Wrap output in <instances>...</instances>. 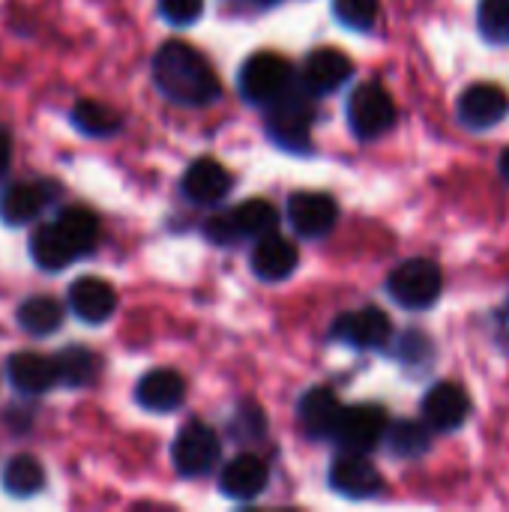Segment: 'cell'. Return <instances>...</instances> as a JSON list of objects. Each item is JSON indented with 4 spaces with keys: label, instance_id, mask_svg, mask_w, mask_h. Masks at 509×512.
I'll return each mask as SVG.
<instances>
[{
    "label": "cell",
    "instance_id": "obj_1",
    "mask_svg": "<svg viewBox=\"0 0 509 512\" xmlns=\"http://www.w3.org/2000/svg\"><path fill=\"white\" fill-rule=\"evenodd\" d=\"M153 81L165 99L183 108H207L222 96L213 66L186 42H165L153 57Z\"/></svg>",
    "mask_w": 509,
    "mask_h": 512
},
{
    "label": "cell",
    "instance_id": "obj_2",
    "mask_svg": "<svg viewBox=\"0 0 509 512\" xmlns=\"http://www.w3.org/2000/svg\"><path fill=\"white\" fill-rule=\"evenodd\" d=\"M312 120H315V108H312V93L300 84H288V90L270 102V138L291 150V153H303L312 144Z\"/></svg>",
    "mask_w": 509,
    "mask_h": 512
},
{
    "label": "cell",
    "instance_id": "obj_3",
    "mask_svg": "<svg viewBox=\"0 0 509 512\" xmlns=\"http://www.w3.org/2000/svg\"><path fill=\"white\" fill-rule=\"evenodd\" d=\"M441 288H444V276H441V267L429 258H411L405 264H399L390 279H387V291L390 297L405 306V309H429L438 303L441 297Z\"/></svg>",
    "mask_w": 509,
    "mask_h": 512
},
{
    "label": "cell",
    "instance_id": "obj_4",
    "mask_svg": "<svg viewBox=\"0 0 509 512\" xmlns=\"http://www.w3.org/2000/svg\"><path fill=\"white\" fill-rule=\"evenodd\" d=\"M348 123L357 138H378L396 123V102L393 96L378 84L366 81L360 84L348 99Z\"/></svg>",
    "mask_w": 509,
    "mask_h": 512
},
{
    "label": "cell",
    "instance_id": "obj_5",
    "mask_svg": "<svg viewBox=\"0 0 509 512\" xmlns=\"http://www.w3.org/2000/svg\"><path fill=\"white\" fill-rule=\"evenodd\" d=\"M288 84H291L288 60H282L279 54H270V51L252 54L240 69V93L252 105H270L273 99H279L288 90Z\"/></svg>",
    "mask_w": 509,
    "mask_h": 512
},
{
    "label": "cell",
    "instance_id": "obj_6",
    "mask_svg": "<svg viewBox=\"0 0 509 512\" xmlns=\"http://www.w3.org/2000/svg\"><path fill=\"white\" fill-rule=\"evenodd\" d=\"M387 435V411L381 405H351L342 408L333 438L345 453H372Z\"/></svg>",
    "mask_w": 509,
    "mask_h": 512
},
{
    "label": "cell",
    "instance_id": "obj_7",
    "mask_svg": "<svg viewBox=\"0 0 509 512\" xmlns=\"http://www.w3.org/2000/svg\"><path fill=\"white\" fill-rule=\"evenodd\" d=\"M219 453L222 447H219L216 432L204 423H189L180 429L171 459L180 477H204L219 465Z\"/></svg>",
    "mask_w": 509,
    "mask_h": 512
},
{
    "label": "cell",
    "instance_id": "obj_8",
    "mask_svg": "<svg viewBox=\"0 0 509 512\" xmlns=\"http://www.w3.org/2000/svg\"><path fill=\"white\" fill-rule=\"evenodd\" d=\"M468 414H471L468 393L456 381L435 384L423 399V423L435 432H456L459 426H465Z\"/></svg>",
    "mask_w": 509,
    "mask_h": 512
},
{
    "label": "cell",
    "instance_id": "obj_9",
    "mask_svg": "<svg viewBox=\"0 0 509 512\" xmlns=\"http://www.w3.org/2000/svg\"><path fill=\"white\" fill-rule=\"evenodd\" d=\"M456 111H459L462 126L480 132V129H489V126H495V123H501V120L507 117L509 96L498 87V84L480 81V84H471V87L459 96Z\"/></svg>",
    "mask_w": 509,
    "mask_h": 512
},
{
    "label": "cell",
    "instance_id": "obj_10",
    "mask_svg": "<svg viewBox=\"0 0 509 512\" xmlns=\"http://www.w3.org/2000/svg\"><path fill=\"white\" fill-rule=\"evenodd\" d=\"M333 336L354 345V348H384L393 336V324L387 318V312H381L378 306H366L357 312H348L336 321Z\"/></svg>",
    "mask_w": 509,
    "mask_h": 512
},
{
    "label": "cell",
    "instance_id": "obj_11",
    "mask_svg": "<svg viewBox=\"0 0 509 512\" xmlns=\"http://www.w3.org/2000/svg\"><path fill=\"white\" fill-rule=\"evenodd\" d=\"M330 486L351 501H366L381 492L384 480L363 453H345L330 468Z\"/></svg>",
    "mask_w": 509,
    "mask_h": 512
},
{
    "label": "cell",
    "instance_id": "obj_12",
    "mask_svg": "<svg viewBox=\"0 0 509 512\" xmlns=\"http://www.w3.org/2000/svg\"><path fill=\"white\" fill-rule=\"evenodd\" d=\"M288 219L303 237H324L333 231L339 219V207L324 192H297L288 201Z\"/></svg>",
    "mask_w": 509,
    "mask_h": 512
},
{
    "label": "cell",
    "instance_id": "obj_13",
    "mask_svg": "<svg viewBox=\"0 0 509 512\" xmlns=\"http://www.w3.org/2000/svg\"><path fill=\"white\" fill-rule=\"evenodd\" d=\"M354 75V63L345 51L339 48H318L309 54L303 66V87L312 96H324L339 90L348 78Z\"/></svg>",
    "mask_w": 509,
    "mask_h": 512
},
{
    "label": "cell",
    "instance_id": "obj_14",
    "mask_svg": "<svg viewBox=\"0 0 509 512\" xmlns=\"http://www.w3.org/2000/svg\"><path fill=\"white\" fill-rule=\"evenodd\" d=\"M297 264H300V252L288 237H282L279 231L258 237L252 249V270L258 279H267V282L288 279L297 270Z\"/></svg>",
    "mask_w": 509,
    "mask_h": 512
},
{
    "label": "cell",
    "instance_id": "obj_15",
    "mask_svg": "<svg viewBox=\"0 0 509 512\" xmlns=\"http://www.w3.org/2000/svg\"><path fill=\"white\" fill-rule=\"evenodd\" d=\"M234 186V177L225 165H219L216 159H198L186 168L183 177V192L189 201L195 204H216L222 201Z\"/></svg>",
    "mask_w": 509,
    "mask_h": 512
},
{
    "label": "cell",
    "instance_id": "obj_16",
    "mask_svg": "<svg viewBox=\"0 0 509 512\" xmlns=\"http://www.w3.org/2000/svg\"><path fill=\"white\" fill-rule=\"evenodd\" d=\"M69 306L84 324H102L117 309V291L105 279L84 276L69 288Z\"/></svg>",
    "mask_w": 509,
    "mask_h": 512
},
{
    "label": "cell",
    "instance_id": "obj_17",
    "mask_svg": "<svg viewBox=\"0 0 509 512\" xmlns=\"http://www.w3.org/2000/svg\"><path fill=\"white\" fill-rule=\"evenodd\" d=\"M267 480H270L267 465L255 453H243L222 468L219 486L234 501H252L267 489Z\"/></svg>",
    "mask_w": 509,
    "mask_h": 512
},
{
    "label": "cell",
    "instance_id": "obj_18",
    "mask_svg": "<svg viewBox=\"0 0 509 512\" xmlns=\"http://www.w3.org/2000/svg\"><path fill=\"white\" fill-rule=\"evenodd\" d=\"M135 399H138L141 408L156 411V414L177 411V408L183 405V399H186V381H183L174 369L147 372V375L138 381Z\"/></svg>",
    "mask_w": 509,
    "mask_h": 512
},
{
    "label": "cell",
    "instance_id": "obj_19",
    "mask_svg": "<svg viewBox=\"0 0 509 512\" xmlns=\"http://www.w3.org/2000/svg\"><path fill=\"white\" fill-rule=\"evenodd\" d=\"M6 375H9L12 387L18 393H27V396H42L57 384L54 360L42 357V354H30V351L12 354L6 363Z\"/></svg>",
    "mask_w": 509,
    "mask_h": 512
},
{
    "label": "cell",
    "instance_id": "obj_20",
    "mask_svg": "<svg viewBox=\"0 0 509 512\" xmlns=\"http://www.w3.org/2000/svg\"><path fill=\"white\" fill-rule=\"evenodd\" d=\"M339 414H342V405L333 396V390H327V387H312L300 399V423H303L306 435H312V438H333Z\"/></svg>",
    "mask_w": 509,
    "mask_h": 512
},
{
    "label": "cell",
    "instance_id": "obj_21",
    "mask_svg": "<svg viewBox=\"0 0 509 512\" xmlns=\"http://www.w3.org/2000/svg\"><path fill=\"white\" fill-rule=\"evenodd\" d=\"M45 201H48V195H45L42 186L15 183L0 195V219L9 222V225H27L42 213Z\"/></svg>",
    "mask_w": 509,
    "mask_h": 512
},
{
    "label": "cell",
    "instance_id": "obj_22",
    "mask_svg": "<svg viewBox=\"0 0 509 512\" xmlns=\"http://www.w3.org/2000/svg\"><path fill=\"white\" fill-rule=\"evenodd\" d=\"M30 252H33V261L42 270H63V267H69L78 258V252L72 249V243L63 237V231L54 222L33 231Z\"/></svg>",
    "mask_w": 509,
    "mask_h": 512
},
{
    "label": "cell",
    "instance_id": "obj_23",
    "mask_svg": "<svg viewBox=\"0 0 509 512\" xmlns=\"http://www.w3.org/2000/svg\"><path fill=\"white\" fill-rule=\"evenodd\" d=\"M228 216H231V225H234V231H237L240 240L243 237L258 240V237H267V234H273L279 228V213L264 198H249L240 207H234Z\"/></svg>",
    "mask_w": 509,
    "mask_h": 512
},
{
    "label": "cell",
    "instance_id": "obj_24",
    "mask_svg": "<svg viewBox=\"0 0 509 512\" xmlns=\"http://www.w3.org/2000/svg\"><path fill=\"white\" fill-rule=\"evenodd\" d=\"M18 324H21V330H27L33 336H51L63 324V309L57 300H51L45 294L30 297L18 306Z\"/></svg>",
    "mask_w": 509,
    "mask_h": 512
},
{
    "label": "cell",
    "instance_id": "obj_25",
    "mask_svg": "<svg viewBox=\"0 0 509 512\" xmlns=\"http://www.w3.org/2000/svg\"><path fill=\"white\" fill-rule=\"evenodd\" d=\"M54 369H57V384L87 387V384H93L99 363H96L93 351H87L81 345H72V348H66V351H60L54 357Z\"/></svg>",
    "mask_w": 509,
    "mask_h": 512
},
{
    "label": "cell",
    "instance_id": "obj_26",
    "mask_svg": "<svg viewBox=\"0 0 509 512\" xmlns=\"http://www.w3.org/2000/svg\"><path fill=\"white\" fill-rule=\"evenodd\" d=\"M3 486L12 498H30L39 495L45 486V471L39 465V459L33 456H15L6 471H3Z\"/></svg>",
    "mask_w": 509,
    "mask_h": 512
},
{
    "label": "cell",
    "instance_id": "obj_27",
    "mask_svg": "<svg viewBox=\"0 0 509 512\" xmlns=\"http://www.w3.org/2000/svg\"><path fill=\"white\" fill-rule=\"evenodd\" d=\"M54 225L63 231V237L72 243V249H75L78 255H84V252L96 243V237H99V222H96V216H93L90 210H84V207H66V210L54 219Z\"/></svg>",
    "mask_w": 509,
    "mask_h": 512
},
{
    "label": "cell",
    "instance_id": "obj_28",
    "mask_svg": "<svg viewBox=\"0 0 509 512\" xmlns=\"http://www.w3.org/2000/svg\"><path fill=\"white\" fill-rule=\"evenodd\" d=\"M72 123L84 132V135H93V138H105V135H114L120 129V114L96 99H81L75 108H72Z\"/></svg>",
    "mask_w": 509,
    "mask_h": 512
},
{
    "label": "cell",
    "instance_id": "obj_29",
    "mask_svg": "<svg viewBox=\"0 0 509 512\" xmlns=\"http://www.w3.org/2000/svg\"><path fill=\"white\" fill-rule=\"evenodd\" d=\"M387 444H390L393 456H399V459H420L432 444L429 426H423L417 420H402L390 429Z\"/></svg>",
    "mask_w": 509,
    "mask_h": 512
},
{
    "label": "cell",
    "instance_id": "obj_30",
    "mask_svg": "<svg viewBox=\"0 0 509 512\" xmlns=\"http://www.w3.org/2000/svg\"><path fill=\"white\" fill-rule=\"evenodd\" d=\"M477 24L489 42L509 45V0H480Z\"/></svg>",
    "mask_w": 509,
    "mask_h": 512
},
{
    "label": "cell",
    "instance_id": "obj_31",
    "mask_svg": "<svg viewBox=\"0 0 509 512\" xmlns=\"http://www.w3.org/2000/svg\"><path fill=\"white\" fill-rule=\"evenodd\" d=\"M336 18L351 30H372L378 21V0H333Z\"/></svg>",
    "mask_w": 509,
    "mask_h": 512
},
{
    "label": "cell",
    "instance_id": "obj_32",
    "mask_svg": "<svg viewBox=\"0 0 509 512\" xmlns=\"http://www.w3.org/2000/svg\"><path fill=\"white\" fill-rule=\"evenodd\" d=\"M159 9L162 15L177 24V27H186L192 21L201 18V9H204V0H159Z\"/></svg>",
    "mask_w": 509,
    "mask_h": 512
},
{
    "label": "cell",
    "instance_id": "obj_33",
    "mask_svg": "<svg viewBox=\"0 0 509 512\" xmlns=\"http://www.w3.org/2000/svg\"><path fill=\"white\" fill-rule=\"evenodd\" d=\"M204 231H207V237H210L213 243H219V246H231V243L240 240L237 231H234V225H231V216H228V213H219V216L207 219Z\"/></svg>",
    "mask_w": 509,
    "mask_h": 512
},
{
    "label": "cell",
    "instance_id": "obj_34",
    "mask_svg": "<svg viewBox=\"0 0 509 512\" xmlns=\"http://www.w3.org/2000/svg\"><path fill=\"white\" fill-rule=\"evenodd\" d=\"M9 159H12V138L0 129V174L9 168Z\"/></svg>",
    "mask_w": 509,
    "mask_h": 512
},
{
    "label": "cell",
    "instance_id": "obj_35",
    "mask_svg": "<svg viewBox=\"0 0 509 512\" xmlns=\"http://www.w3.org/2000/svg\"><path fill=\"white\" fill-rule=\"evenodd\" d=\"M501 174H504V180L509 183V147L501 153Z\"/></svg>",
    "mask_w": 509,
    "mask_h": 512
},
{
    "label": "cell",
    "instance_id": "obj_36",
    "mask_svg": "<svg viewBox=\"0 0 509 512\" xmlns=\"http://www.w3.org/2000/svg\"><path fill=\"white\" fill-rule=\"evenodd\" d=\"M258 6H273V3H279V0H255Z\"/></svg>",
    "mask_w": 509,
    "mask_h": 512
}]
</instances>
